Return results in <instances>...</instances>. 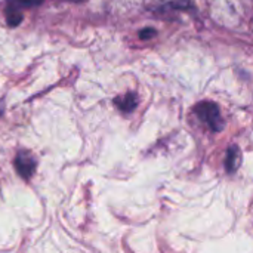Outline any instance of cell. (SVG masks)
I'll return each instance as SVG.
<instances>
[{
    "label": "cell",
    "mask_w": 253,
    "mask_h": 253,
    "mask_svg": "<svg viewBox=\"0 0 253 253\" xmlns=\"http://www.w3.org/2000/svg\"><path fill=\"white\" fill-rule=\"evenodd\" d=\"M194 113L199 116L200 120H203L205 123H208L211 126L212 130L219 132L224 127V122L221 119V113H219V107L215 102L211 101H203L199 102L194 108Z\"/></svg>",
    "instance_id": "1"
},
{
    "label": "cell",
    "mask_w": 253,
    "mask_h": 253,
    "mask_svg": "<svg viewBox=\"0 0 253 253\" xmlns=\"http://www.w3.org/2000/svg\"><path fill=\"white\" fill-rule=\"evenodd\" d=\"M13 166L18 172V175L24 179H30L36 170V159L27 153V151H19L15 157V162H13Z\"/></svg>",
    "instance_id": "2"
},
{
    "label": "cell",
    "mask_w": 253,
    "mask_h": 253,
    "mask_svg": "<svg viewBox=\"0 0 253 253\" xmlns=\"http://www.w3.org/2000/svg\"><path fill=\"white\" fill-rule=\"evenodd\" d=\"M114 104L123 111V113H130L136 108L138 105V98L133 92H129L123 96H117L114 99Z\"/></svg>",
    "instance_id": "3"
},
{
    "label": "cell",
    "mask_w": 253,
    "mask_h": 253,
    "mask_svg": "<svg viewBox=\"0 0 253 253\" xmlns=\"http://www.w3.org/2000/svg\"><path fill=\"white\" fill-rule=\"evenodd\" d=\"M239 165H240V151L236 145H233V147H230V150L227 153V162H225L227 170L236 172Z\"/></svg>",
    "instance_id": "4"
},
{
    "label": "cell",
    "mask_w": 253,
    "mask_h": 253,
    "mask_svg": "<svg viewBox=\"0 0 253 253\" xmlns=\"http://www.w3.org/2000/svg\"><path fill=\"white\" fill-rule=\"evenodd\" d=\"M22 13L19 12V9L10 6L6 9V21H7V25L9 27H16L22 22Z\"/></svg>",
    "instance_id": "5"
},
{
    "label": "cell",
    "mask_w": 253,
    "mask_h": 253,
    "mask_svg": "<svg viewBox=\"0 0 253 253\" xmlns=\"http://www.w3.org/2000/svg\"><path fill=\"white\" fill-rule=\"evenodd\" d=\"M10 3V6L19 9V7H33V6H39L40 3H43V0H7Z\"/></svg>",
    "instance_id": "6"
},
{
    "label": "cell",
    "mask_w": 253,
    "mask_h": 253,
    "mask_svg": "<svg viewBox=\"0 0 253 253\" xmlns=\"http://www.w3.org/2000/svg\"><path fill=\"white\" fill-rule=\"evenodd\" d=\"M156 34H157V31H156L154 28H144V30H141V31H139V37H141L142 40L153 39Z\"/></svg>",
    "instance_id": "7"
},
{
    "label": "cell",
    "mask_w": 253,
    "mask_h": 253,
    "mask_svg": "<svg viewBox=\"0 0 253 253\" xmlns=\"http://www.w3.org/2000/svg\"><path fill=\"white\" fill-rule=\"evenodd\" d=\"M3 114V104H0V116Z\"/></svg>",
    "instance_id": "8"
}]
</instances>
